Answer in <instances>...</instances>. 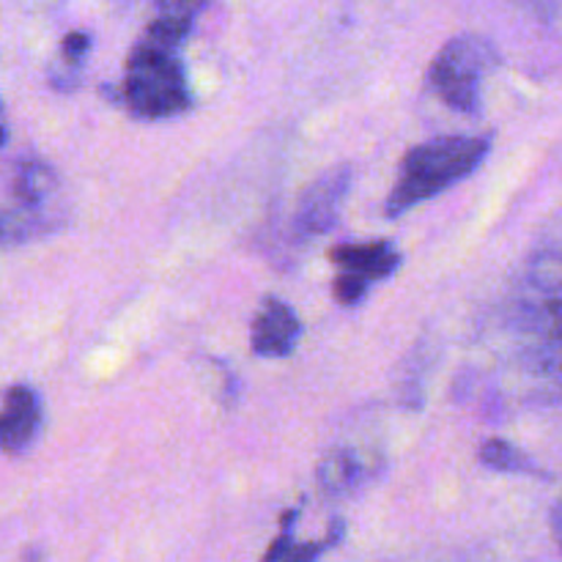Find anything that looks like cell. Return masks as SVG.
I'll list each match as a JSON object with an SVG mask.
<instances>
[{"label":"cell","instance_id":"6da1fadb","mask_svg":"<svg viewBox=\"0 0 562 562\" xmlns=\"http://www.w3.org/2000/svg\"><path fill=\"white\" fill-rule=\"evenodd\" d=\"M488 151H492L488 135H448L415 146L401 162L398 179L384 206L387 217H401L448 187L464 181L481 168Z\"/></svg>","mask_w":562,"mask_h":562},{"label":"cell","instance_id":"7a4b0ae2","mask_svg":"<svg viewBox=\"0 0 562 562\" xmlns=\"http://www.w3.org/2000/svg\"><path fill=\"white\" fill-rule=\"evenodd\" d=\"M124 99L140 119H170L190 110L192 93L187 88L179 47L157 42L143 33L126 58Z\"/></svg>","mask_w":562,"mask_h":562},{"label":"cell","instance_id":"3957f363","mask_svg":"<svg viewBox=\"0 0 562 562\" xmlns=\"http://www.w3.org/2000/svg\"><path fill=\"white\" fill-rule=\"evenodd\" d=\"M499 53L488 38L464 33L445 44L428 69L434 93L461 115L481 113L483 80L497 69Z\"/></svg>","mask_w":562,"mask_h":562},{"label":"cell","instance_id":"277c9868","mask_svg":"<svg viewBox=\"0 0 562 562\" xmlns=\"http://www.w3.org/2000/svg\"><path fill=\"white\" fill-rule=\"evenodd\" d=\"M351 187L349 165H335L327 173L318 176L307 190L302 192L300 206H296V231L305 236H322L335 228L340 217L346 195Z\"/></svg>","mask_w":562,"mask_h":562},{"label":"cell","instance_id":"5b68a950","mask_svg":"<svg viewBox=\"0 0 562 562\" xmlns=\"http://www.w3.org/2000/svg\"><path fill=\"white\" fill-rule=\"evenodd\" d=\"M300 335L302 322L294 313V307L285 305L283 300L267 296L261 311L256 313V322H252V351H256L258 357H269V360L289 357L291 351L296 349Z\"/></svg>","mask_w":562,"mask_h":562},{"label":"cell","instance_id":"8992f818","mask_svg":"<svg viewBox=\"0 0 562 562\" xmlns=\"http://www.w3.org/2000/svg\"><path fill=\"white\" fill-rule=\"evenodd\" d=\"M42 428V404L38 395L25 384H14L3 395L0 409V453H22L33 445Z\"/></svg>","mask_w":562,"mask_h":562},{"label":"cell","instance_id":"52a82bcc","mask_svg":"<svg viewBox=\"0 0 562 562\" xmlns=\"http://www.w3.org/2000/svg\"><path fill=\"white\" fill-rule=\"evenodd\" d=\"M333 261L344 272H355L371 283V280L390 278L398 269L401 256L390 241H368V245L335 247Z\"/></svg>","mask_w":562,"mask_h":562},{"label":"cell","instance_id":"ba28073f","mask_svg":"<svg viewBox=\"0 0 562 562\" xmlns=\"http://www.w3.org/2000/svg\"><path fill=\"white\" fill-rule=\"evenodd\" d=\"M362 477V467L349 450H335L324 456L318 464V486L327 494H346L357 486Z\"/></svg>","mask_w":562,"mask_h":562},{"label":"cell","instance_id":"9c48e42d","mask_svg":"<svg viewBox=\"0 0 562 562\" xmlns=\"http://www.w3.org/2000/svg\"><path fill=\"white\" fill-rule=\"evenodd\" d=\"M477 456H481V464L494 472H536V464L505 439H488L481 445Z\"/></svg>","mask_w":562,"mask_h":562},{"label":"cell","instance_id":"30bf717a","mask_svg":"<svg viewBox=\"0 0 562 562\" xmlns=\"http://www.w3.org/2000/svg\"><path fill=\"white\" fill-rule=\"evenodd\" d=\"M333 294L340 305H357V302L368 294V280L360 278V274L344 272V269H340V274L335 278Z\"/></svg>","mask_w":562,"mask_h":562},{"label":"cell","instance_id":"8fae6325","mask_svg":"<svg viewBox=\"0 0 562 562\" xmlns=\"http://www.w3.org/2000/svg\"><path fill=\"white\" fill-rule=\"evenodd\" d=\"M203 5H206V0H154L157 14L179 16V20H195Z\"/></svg>","mask_w":562,"mask_h":562},{"label":"cell","instance_id":"7c38bea8","mask_svg":"<svg viewBox=\"0 0 562 562\" xmlns=\"http://www.w3.org/2000/svg\"><path fill=\"white\" fill-rule=\"evenodd\" d=\"M88 47H91V36H88V33H82V31L66 33L64 42H60V49H64V55L69 60L82 58V55L88 53Z\"/></svg>","mask_w":562,"mask_h":562},{"label":"cell","instance_id":"4fadbf2b","mask_svg":"<svg viewBox=\"0 0 562 562\" xmlns=\"http://www.w3.org/2000/svg\"><path fill=\"white\" fill-rule=\"evenodd\" d=\"M552 536L558 541L560 552H562V497L558 499V505L552 508Z\"/></svg>","mask_w":562,"mask_h":562},{"label":"cell","instance_id":"5bb4252c","mask_svg":"<svg viewBox=\"0 0 562 562\" xmlns=\"http://www.w3.org/2000/svg\"><path fill=\"white\" fill-rule=\"evenodd\" d=\"M5 137H9V135H5V130H3V124H0V146H3V143H5Z\"/></svg>","mask_w":562,"mask_h":562}]
</instances>
